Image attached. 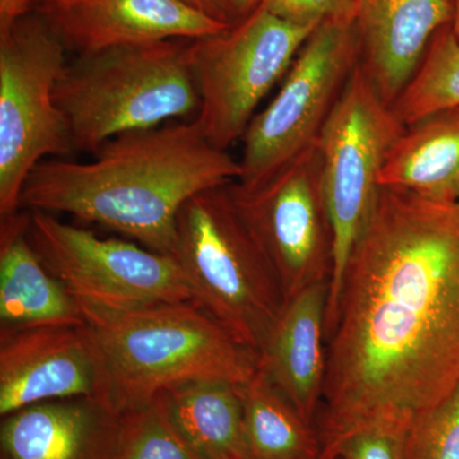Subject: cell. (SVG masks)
Returning <instances> with one entry per match:
<instances>
[{"label":"cell","mask_w":459,"mask_h":459,"mask_svg":"<svg viewBox=\"0 0 459 459\" xmlns=\"http://www.w3.org/2000/svg\"><path fill=\"white\" fill-rule=\"evenodd\" d=\"M458 385L459 201L380 188L327 340L322 459L360 429H410Z\"/></svg>","instance_id":"1"},{"label":"cell","mask_w":459,"mask_h":459,"mask_svg":"<svg viewBox=\"0 0 459 459\" xmlns=\"http://www.w3.org/2000/svg\"><path fill=\"white\" fill-rule=\"evenodd\" d=\"M95 155L90 162H40L27 178L21 207L69 213L169 255L184 204L238 181L241 172L197 120L124 133Z\"/></svg>","instance_id":"2"},{"label":"cell","mask_w":459,"mask_h":459,"mask_svg":"<svg viewBox=\"0 0 459 459\" xmlns=\"http://www.w3.org/2000/svg\"><path fill=\"white\" fill-rule=\"evenodd\" d=\"M77 304L104 358L108 403L120 415L186 383L246 385L258 367L255 353L195 301L123 310Z\"/></svg>","instance_id":"3"},{"label":"cell","mask_w":459,"mask_h":459,"mask_svg":"<svg viewBox=\"0 0 459 459\" xmlns=\"http://www.w3.org/2000/svg\"><path fill=\"white\" fill-rule=\"evenodd\" d=\"M190 40H165L80 54L56 91L74 150L95 153L124 133L161 126L199 110Z\"/></svg>","instance_id":"4"},{"label":"cell","mask_w":459,"mask_h":459,"mask_svg":"<svg viewBox=\"0 0 459 459\" xmlns=\"http://www.w3.org/2000/svg\"><path fill=\"white\" fill-rule=\"evenodd\" d=\"M170 255L193 301L258 359L286 299L228 186L204 190L184 204Z\"/></svg>","instance_id":"5"},{"label":"cell","mask_w":459,"mask_h":459,"mask_svg":"<svg viewBox=\"0 0 459 459\" xmlns=\"http://www.w3.org/2000/svg\"><path fill=\"white\" fill-rule=\"evenodd\" d=\"M65 53L39 12L0 27V219L20 211L27 178L45 157L74 150L56 99Z\"/></svg>","instance_id":"6"},{"label":"cell","mask_w":459,"mask_h":459,"mask_svg":"<svg viewBox=\"0 0 459 459\" xmlns=\"http://www.w3.org/2000/svg\"><path fill=\"white\" fill-rule=\"evenodd\" d=\"M404 128L359 62L318 140L334 240L325 341L333 328L347 262L376 207L379 172Z\"/></svg>","instance_id":"7"},{"label":"cell","mask_w":459,"mask_h":459,"mask_svg":"<svg viewBox=\"0 0 459 459\" xmlns=\"http://www.w3.org/2000/svg\"><path fill=\"white\" fill-rule=\"evenodd\" d=\"M316 27L295 25L259 4L225 31L190 40L199 96L195 120L212 146L226 151L243 138L256 108Z\"/></svg>","instance_id":"8"},{"label":"cell","mask_w":459,"mask_h":459,"mask_svg":"<svg viewBox=\"0 0 459 459\" xmlns=\"http://www.w3.org/2000/svg\"><path fill=\"white\" fill-rule=\"evenodd\" d=\"M359 62L355 21L320 23L247 126L238 183L256 186L313 146Z\"/></svg>","instance_id":"9"},{"label":"cell","mask_w":459,"mask_h":459,"mask_svg":"<svg viewBox=\"0 0 459 459\" xmlns=\"http://www.w3.org/2000/svg\"><path fill=\"white\" fill-rule=\"evenodd\" d=\"M238 212L270 262L286 301L333 268V229L319 142L256 186L228 184Z\"/></svg>","instance_id":"10"},{"label":"cell","mask_w":459,"mask_h":459,"mask_svg":"<svg viewBox=\"0 0 459 459\" xmlns=\"http://www.w3.org/2000/svg\"><path fill=\"white\" fill-rule=\"evenodd\" d=\"M29 234L48 270L75 301L113 310L193 301L171 255L99 238L42 211H30Z\"/></svg>","instance_id":"11"},{"label":"cell","mask_w":459,"mask_h":459,"mask_svg":"<svg viewBox=\"0 0 459 459\" xmlns=\"http://www.w3.org/2000/svg\"><path fill=\"white\" fill-rule=\"evenodd\" d=\"M69 398L110 406L104 358L86 323L0 333L2 418L31 404Z\"/></svg>","instance_id":"12"},{"label":"cell","mask_w":459,"mask_h":459,"mask_svg":"<svg viewBox=\"0 0 459 459\" xmlns=\"http://www.w3.org/2000/svg\"><path fill=\"white\" fill-rule=\"evenodd\" d=\"M66 50L92 53L124 45L197 40L228 30L183 0H92L65 11H38Z\"/></svg>","instance_id":"13"},{"label":"cell","mask_w":459,"mask_h":459,"mask_svg":"<svg viewBox=\"0 0 459 459\" xmlns=\"http://www.w3.org/2000/svg\"><path fill=\"white\" fill-rule=\"evenodd\" d=\"M452 20L453 0H360V65L386 105L392 108L434 36Z\"/></svg>","instance_id":"14"},{"label":"cell","mask_w":459,"mask_h":459,"mask_svg":"<svg viewBox=\"0 0 459 459\" xmlns=\"http://www.w3.org/2000/svg\"><path fill=\"white\" fill-rule=\"evenodd\" d=\"M122 415L104 402H41L2 418L0 459H117Z\"/></svg>","instance_id":"15"},{"label":"cell","mask_w":459,"mask_h":459,"mask_svg":"<svg viewBox=\"0 0 459 459\" xmlns=\"http://www.w3.org/2000/svg\"><path fill=\"white\" fill-rule=\"evenodd\" d=\"M328 294L329 282H322L287 300L256 359V368L316 427L327 376Z\"/></svg>","instance_id":"16"},{"label":"cell","mask_w":459,"mask_h":459,"mask_svg":"<svg viewBox=\"0 0 459 459\" xmlns=\"http://www.w3.org/2000/svg\"><path fill=\"white\" fill-rule=\"evenodd\" d=\"M30 213L0 219V333L44 325H82L74 296L30 238Z\"/></svg>","instance_id":"17"},{"label":"cell","mask_w":459,"mask_h":459,"mask_svg":"<svg viewBox=\"0 0 459 459\" xmlns=\"http://www.w3.org/2000/svg\"><path fill=\"white\" fill-rule=\"evenodd\" d=\"M377 183L431 201H459V108L406 126L386 153Z\"/></svg>","instance_id":"18"},{"label":"cell","mask_w":459,"mask_h":459,"mask_svg":"<svg viewBox=\"0 0 459 459\" xmlns=\"http://www.w3.org/2000/svg\"><path fill=\"white\" fill-rule=\"evenodd\" d=\"M243 385L197 380L161 394L171 421L202 459H247Z\"/></svg>","instance_id":"19"},{"label":"cell","mask_w":459,"mask_h":459,"mask_svg":"<svg viewBox=\"0 0 459 459\" xmlns=\"http://www.w3.org/2000/svg\"><path fill=\"white\" fill-rule=\"evenodd\" d=\"M243 409L247 459H322L318 429L258 368L243 385Z\"/></svg>","instance_id":"20"},{"label":"cell","mask_w":459,"mask_h":459,"mask_svg":"<svg viewBox=\"0 0 459 459\" xmlns=\"http://www.w3.org/2000/svg\"><path fill=\"white\" fill-rule=\"evenodd\" d=\"M455 108H459V41L448 25L434 36L392 110L409 126L428 115Z\"/></svg>","instance_id":"21"},{"label":"cell","mask_w":459,"mask_h":459,"mask_svg":"<svg viewBox=\"0 0 459 459\" xmlns=\"http://www.w3.org/2000/svg\"><path fill=\"white\" fill-rule=\"evenodd\" d=\"M117 459H202L184 439L162 395L141 409L122 413Z\"/></svg>","instance_id":"22"},{"label":"cell","mask_w":459,"mask_h":459,"mask_svg":"<svg viewBox=\"0 0 459 459\" xmlns=\"http://www.w3.org/2000/svg\"><path fill=\"white\" fill-rule=\"evenodd\" d=\"M406 459H459V385L411 425Z\"/></svg>","instance_id":"23"},{"label":"cell","mask_w":459,"mask_h":459,"mask_svg":"<svg viewBox=\"0 0 459 459\" xmlns=\"http://www.w3.org/2000/svg\"><path fill=\"white\" fill-rule=\"evenodd\" d=\"M409 430L385 424L360 429L337 446L333 459H406Z\"/></svg>","instance_id":"24"},{"label":"cell","mask_w":459,"mask_h":459,"mask_svg":"<svg viewBox=\"0 0 459 459\" xmlns=\"http://www.w3.org/2000/svg\"><path fill=\"white\" fill-rule=\"evenodd\" d=\"M360 0H261L274 16L300 26H319L327 21H356Z\"/></svg>","instance_id":"25"},{"label":"cell","mask_w":459,"mask_h":459,"mask_svg":"<svg viewBox=\"0 0 459 459\" xmlns=\"http://www.w3.org/2000/svg\"><path fill=\"white\" fill-rule=\"evenodd\" d=\"M190 7L204 12L207 16L220 21V22L234 25L235 17L232 13L231 2L230 0H183Z\"/></svg>","instance_id":"26"},{"label":"cell","mask_w":459,"mask_h":459,"mask_svg":"<svg viewBox=\"0 0 459 459\" xmlns=\"http://www.w3.org/2000/svg\"><path fill=\"white\" fill-rule=\"evenodd\" d=\"M33 5H36V0H0V27L11 25L31 13Z\"/></svg>","instance_id":"27"},{"label":"cell","mask_w":459,"mask_h":459,"mask_svg":"<svg viewBox=\"0 0 459 459\" xmlns=\"http://www.w3.org/2000/svg\"><path fill=\"white\" fill-rule=\"evenodd\" d=\"M92 0H36L38 11H65L86 4Z\"/></svg>","instance_id":"28"},{"label":"cell","mask_w":459,"mask_h":459,"mask_svg":"<svg viewBox=\"0 0 459 459\" xmlns=\"http://www.w3.org/2000/svg\"><path fill=\"white\" fill-rule=\"evenodd\" d=\"M231 2L232 13H234L235 23L249 16L256 7H258L261 0H230Z\"/></svg>","instance_id":"29"},{"label":"cell","mask_w":459,"mask_h":459,"mask_svg":"<svg viewBox=\"0 0 459 459\" xmlns=\"http://www.w3.org/2000/svg\"><path fill=\"white\" fill-rule=\"evenodd\" d=\"M452 31L459 41V0H453Z\"/></svg>","instance_id":"30"}]
</instances>
